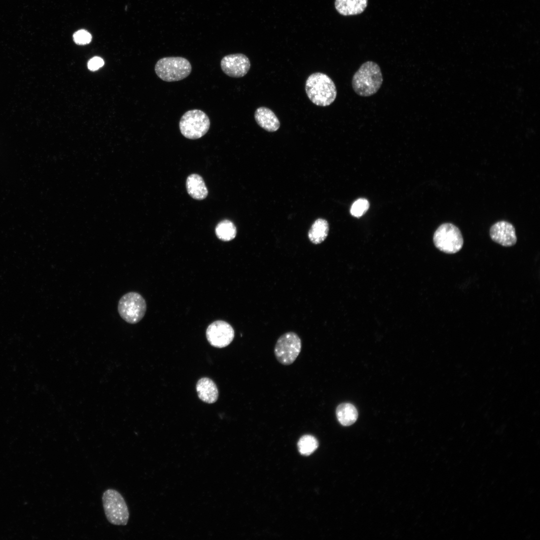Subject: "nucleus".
Segmentation results:
<instances>
[{
  "label": "nucleus",
  "mask_w": 540,
  "mask_h": 540,
  "mask_svg": "<svg viewBox=\"0 0 540 540\" xmlns=\"http://www.w3.org/2000/svg\"><path fill=\"white\" fill-rule=\"evenodd\" d=\"M305 90L308 97L314 104L326 106L331 104L336 97V86L327 74L317 72L308 76L306 82Z\"/></svg>",
  "instance_id": "1"
},
{
  "label": "nucleus",
  "mask_w": 540,
  "mask_h": 540,
  "mask_svg": "<svg viewBox=\"0 0 540 540\" xmlns=\"http://www.w3.org/2000/svg\"><path fill=\"white\" fill-rule=\"evenodd\" d=\"M382 82V74L378 64L367 61L363 63L354 74L352 84L357 94L370 96L378 90Z\"/></svg>",
  "instance_id": "2"
},
{
  "label": "nucleus",
  "mask_w": 540,
  "mask_h": 540,
  "mask_svg": "<svg viewBox=\"0 0 540 540\" xmlns=\"http://www.w3.org/2000/svg\"><path fill=\"white\" fill-rule=\"evenodd\" d=\"M154 70L156 75L168 82L182 80L192 72L190 62L180 56H168L160 59L156 63Z\"/></svg>",
  "instance_id": "3"
},
{
  "label": "nucleus",
  "mask_w": 540,
  "mask_h": 540,
  "mask_svg": "<svg viewBox=\"0 0 540 540\" xmlns=\"http://www.w3.org/2000/svg\"><path fill=\"white\" fill-rule=\"evenodd\" d=\"M102 501L106 516L112 524L126 526L129 519V512L122 495L114 489H108L102 494Z\"/></svg>",
  "instance_id": "4"
},
{
  "label": "nucleus",
  "mask_w": 540,
  "mask_h": 540,
  "mask_svg": "<svg viewBox=\"0 0 540 540\" xmlns=\"http://www.w3.org/2000/svg\"><path fill=\"white\" fill-rule=\"evenodd\" d=\"M210 124L209 118L204 112L200 110H192L182 116L179 128L185 138L196 140L202 138L208 132Z\"/></svg>",
  "instance_id": "5"
},
{
  "label": "nucleus",
  "mask_w": 540,
  "mask_h": 540,
  "mask_svg": "<svg viewBox=\"0 0 540 540\" xmlns=\"http://www.w3.org/2000/svg\"><path fill=\"white\" fill-rule=\"evenodd\" d=\"M433 241L437 248L448 254L458 252L464 244L460 230L451 223H444L439 226L434 233Z\"/></svg>",
  "instance_id": "6"
},
{
  "label": "nucleus",
  "mask_w": 540,
  "mask_h": 540,
  "mask_svg": "<svg viewBox=\"0 0 540 540\" xmlns=\"http://www.w3.org/2000/svg\"><path fill=\"white\" fill-rule=\"evenodd\" d=\"M120 316L130 324L138 322L144 318L146 310L144 298L136 292H131L120 298L118 306Z\"/></svg>",
  "instance_id": "7"
},
{
  "label": "nucleus",
  "mask_w": 540,
  "mask_h": 540,
  "mask_svg": "<svg viewBox=\"0 0 540 540\" xmlns=\"http://www.w3.org/2000/svg\"><path fill=\"white\" fill-rule=\"evenodd\" d=\"M302 348V342L295 332H289L278 339L274 348L278 362L284 366L292 364L298 356Z\"/></svg>",
  "instance_id": "8"
},
{
  "label": "nucleus",
  "mask_w": 540,
  "mask_h": 540,
  "mask_svg": "<svg viewBox=\"0 0 540 540\" xmlns=\"http://www.w3.org/2000/svg\"><path fill=\"white\" fill-rule=\"evenodd\" d=\"M206 336L212 346L222 348L232 342L234 336V331L232 326L227 322L216 320L208 327Z\"/></svg>",
  "instance_id": "9"
},
{
  "label": "nucleus",
  "mask_w": 540,
  "mask_h": 540,
  "mask_svg": "<svg viewBox=\"0 0 540 540\" xmlns=\"http://www.w3.org/2000/svg\"><path fill=\"white\" fill-rule=\"evenodd\" d=\"M222 72L227 76L238 78L247 74L250 68L249 58L242 54L226 55L220 61Z\"/></svg>",
  "instance_id": "10"
},
{
  "label": "nucleus",
  "mask_w": 540,
  "mask_h": 540,
  "mask_svg": "<svg viewBox=\"0 0 540 540\" xmlns=\"http://www.w3.org/2000/svg\"><path fill=\"white\" fill-rule=\"evenodd\" d=\"M492 240L504 246H511L516 242V236L514 226L506 221H499L494 224L490 230Z\"/></svg>",
  "instance_id": "11"
},
{
  "label": "nucleus",
  "mask_w": 540,
  "mask_h": 540,
  "mask_svg": "<svg viewBox=\"0 0 540 540\" xmlns=\"http://www.w3.org/2000/svg\"><path fill=\"white\" fill-rule=\"evenodd\" d=\"M254 116L258 124L268 132H276L280 127L278 118L269 108L265 106L258 108L255 111Z\"/></svg>",
  "instance_id": "12"
},
{
  "label": "nucleus",
  "mask_w": 540,
  "mask_h": 540,
  "mask_svg": "<svg viewBox=\"0 0 540 540\" xmlns=\"http://www.w3.org/2000/svg\"><path fill=\"white\" fill-rule=\"evenodd\" d=\"M196 390L198 398L206 403H214L218 398L217 386L214 381L208 378H202L199 380L196 385Z\"/></svg>",
  "instance_id": "13"
},
{
  "label": "nucleus",
  "mask_w": 540,
  "mask_h": 540,
  "mask_svg": "<svg viewBox=\"0 0 540 540\" xmlns=\"http://www.w3.org/2000/svg\"><path fill=\"white\" fill-rule=\"evenodd\" d=\"M368 0H335L336 11L341 15L350 16L362 14L368 6Z\"/></svg>",
  "instance_id": "14"
},
{
  "label": "nucleus",
  "mask_w": 540,
  "mask_h": 540,
  "mask_svg": "<svg viewBox=\"0 0 540 540\" xmlns=\"http://www.w3.org/2000/svg\"><path fill=\"white\" fill-rule=\"evenodd\" d=\"M186 188L189 195L196 200H202L208 194L203 178L198 174H192L187 178Z\"/></svg>",
  "instance_id": "15"
},
{
  "label": "nucleus",
  "mask_w": 540,
  "mask_h": 540,
  "mask_svg": "<svg viewBox=\"0 0 540 540\" xmlns=\"http://www.w3.org/2000/svg\"><path fill=\"white\" fill-rule=\"evenodd\" d=\"M336 414L338 422L344 426L352 424L358 417V412L356 407L348 402L338 404L336 408Z\"/></svg>",
  "instance_id": "16"
},
{
  "label": "nucleus",
  "mask_w": 540,
  "mask_h": 540,
  "mask_svg": "<svg viewBox=\"0 0 540 540\" xmlns=\"http://www.w3.org/2000/svg\"><path fill=\"white\" fill-rule=\"evenodd\" d=\"M328 230V224L326 220L322 218L317 219L308 231V238L314 244H320L327 237Z\"/></svg>",
  "instance_id": "17"
},
{
  "label": "nucleus",
  "mask_w": 540,
  "mask_h": 540,
  "mask_svg": "<svg viewBox=\"0 0 540 540\" xmlns=\"http://www.w3.org/2000/svg\"><path fill=\"white\" fill-rule=\"evenodd\" d=\"M216 236L222 241H230L233 240L236 234V227L234 223L227 220L220 222L215 229Z\"/></svg>",
  "instance_id": "18"
},
{
  "label": "nucleus",
  "mask_w": 540,
  "mask_h": 540,
  "mask_svg": "<svg viewBox=\"0 0 540 540\" xmlns=\"http://www.w3.org/2000/svg\"><path fill=\"white\" fill-rule=\"evenodd\" d=\"M316 438L310 434L302 436L298 441V447L299 452L302 455L309 456L318 447Z\"/></svg>",
  "instance_id": "19"
},
{
  "label": "nucleus",
  "mask_w": 540,
  "mask_h": 540,
  "mask_svg": "<svg viewBox=\"0 0 540 540\" xmlns=\"http://www.w3.org/2000/svg\"><path fill=\"white\" fill-rule=\"evenodd\" d=\"M369 206V202L366 199L358 198L352 204L350 212L354 217H360L368 210Z\"/></svg>",
  "instance_id": "20"
},
{
  "label": "nucleus",
  "mask_w": 540,
  "mask_h": 540,
  "mask_svg": "<svg viewBox=\"0 0 540 540\" xmlns=\"http://www.w3.org/2000/svg\"><path fill=\"white\" fill-rule=\"evenodd\" d=\"M92 39L91 34L85 30H80L74 33L73 40L78 45H85L89 44Z\"/></svg>",
  "instance_id": "21"
},
{
  "label": "nucleus",
  "mask_w": 540,
  "mask_h": 540,
  "mask_svg": "<svg viewBox=\"0 0 540 540\" xmlns=\"http://www.w3.org/2000/svg\"><path fill=\"white\" fill-rule=\"evenodd\" d=\"M104 64V61L99 56H94L89 60L88 62V68L91 71H96L102 67Z\"/></svg>",
  "instance_id": "22"
}]
</instances>
